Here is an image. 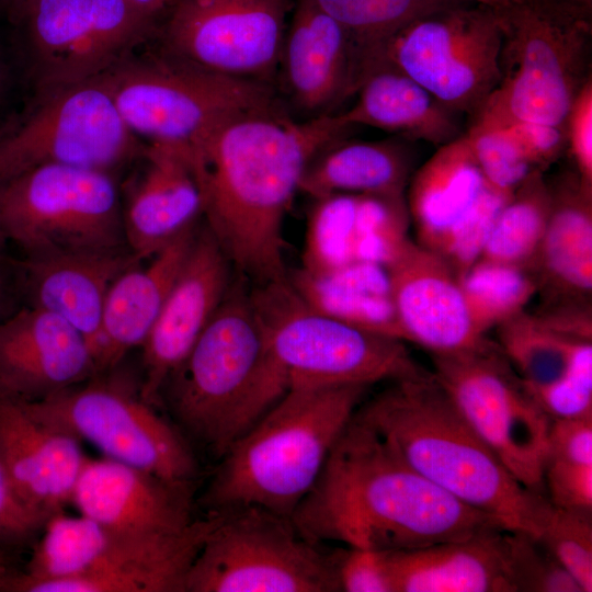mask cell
<instances>
[{
  "mask_svg": "<svg viewBox=\"0 0 592 592\" xmlns=\"http://www.w3.org/2000/svg\"><path fill=\"white\" fill-rule=\"evenodd\" d=\"M582 592L592 591V513L551 505L538 536Z\"/></svg>",
  "mask_w": 592,
  "mask_h": 592,
  "instance_id": "60d3db41",
  "label": "cell"
},
{
  "mask_svg": "<svg viewBox=\"0 0 592 592\" xmlns=\"http://www.w3.org/2000/svg\"><path fill=\"white\" fill-rule=\"evenodd\" d=\"M0 459L21 498L48 519L71 501L87 457L79 439L29 402L0 399Z\"/></svg>",
  "mask_w": 592,
  "mask_h": 592,
  "instance_id": "7402d4cb",
  "label": "cell"
},
{
  "mask_svg": "<svg viewBox=\"0 0 592 592\" xmlns=\"http://www.w3.org/2000/svg\"><path fill=\"white\" fill-rule=\"evenodd\" d=\"M7 297V286L4 283V277L2 275V272L0 271V315L4 306V300Z\"/></svg>",
  "mask_w": 592,
  "mask_h": 592,
  "instance_id": "f907efd6",
  "label": "cell"
},
{
  "mask_svg": "<svg viewBox=\"0 0 592 592\" xmlns=\"http://www.w3.org/2000/svg\"><path fill=\"white\" fill-rule=\"evenodd\" d=\"M580 1H583V2H587V3L592 4V0H580Z\"/></svg>",
  "mask_w": 592,
  "mask_h": 592,
  "instance_id": "db71d44e",
  "label": "cell"
},
{
  "mask_svg": "<svg viewBox=\"0 0 592 592\" xmlns=\"http://www.w3.org/2000/svg\"><path fill=\"white\" fill-rule=\"evenodd\" d=\"M367 388L291 386L221 456L202 498L208 513L255 506L291 519Z\"/></svg>",
  "mask_w": 592,
  "mask_h": 592,
  "instance_id": "277c9868",
  "label": "cell"
},
{
  "mask_svg": "<svg viewBox=\"0 0 592 592\" xmlns=\"http://www.w3.org/2000/svg\"><path fill=\"white\" fill-rule=\"evenodd\" d=\"M355 415L436 487L504 530L539 536L551 509L546 494L508 470L432 373L391 382Z\"/></svg>",
  "mask_w": 592,
  "mask_h": 592,
  "instance_id": "3957f363",
  "label": "cell"
},
{
  "mask_svg": "<svg viewBox=\"0 0 592 592\" xmlns=\"http://www.w3.org/2000/svg\"><path fill=\"white\" fill-rule=\"evenodd\" d=\"M288 280L314 309L360 329L406 342L385 266L356 262L325 273L299 269Z\"/></svg>",
  "mask_w": 592,
  "mask_h": 592,
  "instance_id": "4dcf8cb0",
  "label": "cell"
},
{
  "mask_svg": "<svg viewBox=\"0 0 592 592\" xmlns=\"http://www.w3.org/2000/svg\"><path fill=\"white\" fill-rule=\"evenodd\" d=\"M293 0H175L166 50L226 76L272 84Z\"/></svg>",
  "mask_w": 592,
  "mask_h": 592,
  "instance_id": "2e32d148",
  "label": "cell"
},
{
  "mask_svg": "<svg viewBox=\"0 0 592 592\" xmlns=\"http://www.w3.org/2000/svg\"><path fill=\"white\" fill-rule=\"evenodd\" d=\"M502 35L491 8L456 2L399 31L376 65L389 62L470 121L500 84ZM375 67V68H376Z\"/></svg>",
  "mask_w": 592,
  "mask_h": 592,
  "instance_id": "7c38bea8",
  "label": "cell"
},
{
  "mask_svg": "<svg viewBox=\"0 0 592 592\" xmlns=\"http://www.w3.org/2000/svg\"><path fill=\"white\" fill-rule=\"evenodd\" d=\"M534 316L545 327L561 337L592 341L590 298H547Z\"/></svg>",
  "mask_w": 592,
  "mask_h": 592,
  "instance_id": "7dc6e473",
  "label": "cell"
},
{
  "mask_svg": "<svg viewBox=\"0 0 592 592\" xmlns=\"http://www.w3.org/2000/svg\"><path fill=\"white\" fill-rule=\"evenodd\" d=\"M502 35L499 87L471 124L531 121L565 126L591 76L592 4L580 0H477Z\"/></svg>",
  "mask_w": 592,
  "mask_h": 592,
  "instance_id": "8992f818",
  "label": "cell"
},
{
  "mask_svg": "<svg viewBox=\"0 0 592 592\" xmlns=\"http://www.w3.org/2000/svg\"><path fill=\"white\" fill-rule=\"evenodd\" d=\"M510 197L487 183L464 134L440 146L412 175L407 205L418 243L459 278L480 258Z\"/></svg>",
  "mask_w": 592,
  "mask_h": 592,
  "instance_id": "9a60e30c",
  "label": "cell"
},
{
  "mask_svg": "<svg viewBox=\"0 0 592 592\" xmlns=\"http://www.w3.org/2000/svg\"><path fill=\"white\" fill-rule=\"evenodd\" d=\"M163 388L182 428L218 457L288 390L242 284L229 286Z\"/></svg>",
  "mask_w": 592,
  "mask_h": 592,
  "instance_id": "5b68a950",
  "label": "cell"
},
{
  "mask_svg": "<svg viewBox=\"0 0 592 592\" xmlns=\"http://www.w3.org/2000/svg\"><path fill=\"white\" fill-rule=\"evenodd\" d=\"M5 78H7V75H5L4 65H3V61H2V59L0 57V102L2 100L3 92H4Z\"/></svg>",
  "mask_w": 592,
  "mask_h": 592,
  "instance_id": "816d5d0a",
  "label": "cell"
},
{
  "mask_svg": "<svg viewBox=\"0 0 592 592\" xmlns=\"http://www.w3.org/2000/svg\"><path fill=\"white\" fill-rule=\"evenodd\" d=\"M5 241H8V239L5 237V234L3 231V228H2V225H1V221H0V259H1V252H2V249L4 247Z\"/></svg>",
  "mask_w": 592,
  "mask_h": 592,
  "instance_id": "f5cc1de1",
  "label": "cell"
},
{
  "mask_svg": "<svg viewBox=\"0 0 592 592\" xmlns=\"http://www.w3.org/2000/svg\"><path fill=\"white\" fill-rule=\"evenodd\" d=\"M550 209L549 183L535 170L499 213L479 259L532 270Z\"/></svg>",
  "mask_w": 592,
  "mask_h": 592,
  "instance_id": "e575fe53",
  "label": "cell"
},
{
  "mask_svg": "<svg viewBox=\"0 0 592 592\" xmlns=\"http://www.w3.org/2000/svg\"><path fill=\"white\" fill-rule=\"evenodd\" d=\"M498 329V346L524 384L546 385L567 375L592 352V341L561 337L526 310Z\"/></svg>",
  "mask_w": 592,
  "mask_h": 592,
  "instance_id": "836d02e7",
  "label": "cell"
},
{
  "mask_svg": "<svg viewBox=\"0 0 592 592\" xmlns=\"http://www.w3.org/2000/svg\"><path fill=\"white\" fill-rule=\"evenodd\" d=\"M184 580V592L340 591L337 559L292 520L250 506L218 513Z\"/></svg>",
  "mask_w": 592,
  "mask_h": 592,
  "instance_id": "30bf717a",
  "label": "cell"
},
{
  "mask_svg": "<svg viewBox=\"0 0 592 592\" xmlns=\"http://www.w3.org/2000/svg\"><path fill=\"white\" fill-rule=\"evenodd\" d=\"M193 228L153 254L125 270L106 295L95 356L96 374L115 366L127 351L141 346L192 247Z\"/></svg>",
  "mask_w": 592,
  "mask_h": 592,
  "instance_id": "484cf974",
  "label": "cell"
},
{
  "mask_svg": "<svg viewBox=\"0 0 592 592\" xmlns=\"http://www.w3.org/2000/svg\"><path fill=\"white\" fill-rule=\"evenodd\" d=\"M139 152L103 73L38 88L31 107L0 132V185L48 164L110 172Z\"/></svg>",
  "mask_w": 592,
  "mask_h": 592,
  "instance_id": "8fae6325",
  "label": "cell"
},
{
  "mask_svg": "<svg viewBox=\"0 0 592 592\" xmlns=\"http://www.w3.org/2000/svg\"><path fill=\"white\" fill-rule=\"evenodd\" d=\"M12 1H14V0H12Z\"/></svg>",
  "mask_w": 592,
  "mask_h": 592,
  "instance_id": "11a10c76",
  "label": "cell"
},
{
  "mask_svg": "<svg viewBox=\"0 0 592 592\" xmlns=\"http://www.w3.org/2000/svg\"><path fill=\"white\" fill-rule=\"evenodd\" d=\"M218 517L208 513L174 534L133 537L115 533L90 570L32 584L26 592H184L186 573Z\"/></svg>",
  "mask_w": 592,
  "mask_h": 592,
  "instance_id": "603a6c76",
  "label": "cell"
},
{
  "mask_svg": "<svg viewBox=\"0 0 592 592\" xmlns=\"http://www.w3.org/2000/svg\"><path fill=\"white\" fill-rule=\"evenodd\" d=\"M276 77L289 101L310 117L354 95L362 72L357 49L311 0H297L284 36Z\"/></svg>",
  "mask_w": 592,
  "mask_h": 592,
  "instance_id": "ffe728a7",
  "label": "cell"
},
{
  "mask_svg": "<svg viewBox=\"0 0 592 592\" xmlns=\"http://www.w3.org/2000/svg\"><path fill=\"white\" fill-rule=\"evenodd\" d=\"M138 262L130 250L68 253L25 257L19 271L31 306L61 317L78 330L95 362L109 289L119 274Z\"/></svg>",
  "mask_w": 592,
  "mask_h": 592,
  "instance_id": "d4e9b609",
  "label": "cell"
},
{
  "mask_svg": "<svg viewBox=\"0 0 592 592\" xmlns=\"http://www.w3.org/2000/svg\"><path fill=\"white\" fill-rule=\"evenodd\" d=\"M156 21L127 0H93L83 77L89 79L126 58L152 33Z\"/></svg>",
  "mask_w": 592,
  "mask_h": 592,
  "instance_id": "74e56055",
  "label": "cell"
},
{
  "mask_svg": "<svg viewBox=\"0 0 592 592\" xmlns=\"http://www.w3.org/2000/svg\"><path fill=\"white\" fill-rule=\"evenodd\" d=\"M102 73L126 126L150 143L190 148L236 116L283 110L272 84L226 76L166 49L124 58Z\"/></svg>",
  "mask_w": 592,
  "mask_h": 592,
  "instance_id": "52a82bcc",
  "label": "cell"
},
{
  "mask_svg": "<svg viewBox=\"0 0 592 592\" xmlns=\"http://www.w3.org/2000/svg\"><path fill=\"white\" fill-rule=\"evenodd\" d=\"M385 267L406 341L432 355L476 350L490 342L474 326L459 280L442 257L409 239Z\"/></svg>",
  "mask_w": 592,
  "mask_h": 592,
  "instance_id": "d6986e66",
  "label": "cell"
},
{
  "mask_svg": "<svg viewBox=\"0 0 592 592\" xmlns=\"http://www.w3.org/2000/svg\"><path fill=\"white\" fill-rule=\"evenodd\" d=\"M46 520L21 498L0 459V545L8 547L29 540Z\"/></svg>",
  "mask_w": 592,
  "mask_h": 592,
  "instance_id": "ee69618b",
  "label": "cell"
},
{
  "mask_svg": "<svg viewBox=\"0 0 592 592\" xmlns=\"http://www.w3.org/2000/svg\"><path fill=\"white\" fill-rule=\"evenodd\" d=\"M22 570H19L5 546L0 545V592H12L15 581Z\"/></svg>",
  "mask_w": 592,
  "mask_h": 592,
  "instance_id": "c3c4849f",
  "label": "cell"
},
{
  "mask_svg": "<svg viewBox=\"0 0 592 592\" xmlns=\"http://www.w3.org/2000/svg\"><path fill=\"white\" fill-rule=\"evenodd\" d=\"M503 126L510 129L534 168L543 172L567 150L565 126L531 121H512Z\"/></svg>",
  "mask_w": 592,
  "mask_h": 592,
  "instance_id": "bcb514c9",
  "label": "cell"
},
{
  "mask_svg": "<svg viewBox=\"0 0 592 592\" xmlns=\"http://www.w3.org/2000/svg\"><path fill=\"white\" fill-rule=\"evenodd\" d=\"M135 9L146 16L157 20L164 11L170 10L175 0H127Z\"/></svg>",
  "mask_w": 592,
  "mask_h": 592,
  "instance_id": "681fc988",
  "label": "cell"
},
{
  "mask_svg": "<svg viewBox=\"0 0 592 592\" xmlns=\"http://www.w3.org/2000/svg\"><path fill=\"white\" fill-rule=\"evenodd\" d=\"M93 0H14L38 88L86 80Z\"/></svg>",
  "mask_w": 592,
  "mask_h": 592,
  "instance_id": "1f68e13d",
  "label": "cell"
},
{
  "mask_svg": "<svg viewBox=\"0 0 592 592\" xmlns=\"http://www.w3.org/2000/svg\"><path fill=\"white\" fill-rule=\"evenodd\" d=\"M412 155L397 140L340 138L323 147L307 164L299 191L312 198L334 193L405 194Z\"/></svg>",
  "mask_w": 592,
  "mask_h": 592,
  "instance_id": "f546056e",
  "label": "cell"
},
{
  "mask_svg": "<svg viewBox=\"0 0 592 592\" xmlns=\"http://www.w3.org/2000/svg\"><path fill=\"white\" fill-rule=\"evenodd\" d=\"M29 403L44 420L93 444L107 458L191 488L197 474L191 447L139 392L93 380Z\"/></svg>",
  "mask_w": 592,
  "mask_h": 592,
  "instance_id": "5bb4252c",
  "label": "cell"
},
{
  "mask_svg": "<svg viewBox=\"0 0 592 592\" xmlns=\"http://www.w3.org/2000/svg\"><path fill=\"white\" fill-rule=\"evenodd\" d=\"M551 209L532 271L547 298H591L592 186L574 171L548 182Z\"/></svg>",
  "mask_w": 592,
  "mask_h": 592,
  "instance_id": "83f0119b",
  "label": "cell"
},
{
  "mask_svg": "<svg viewBox=\"0 0 592 592\" xmlns=\"http://www.w3.org/2000/svg\"><path fill=\"white\" fill-rule=\"evenodd\" d=\"M355 94V103L340 112L352 127L371 126L439 147L465 134L458 114L389 62L374 68Z\"/></svg>",
  "mask_w": 592,
  "mask_h": 592,
  "instance_id": "f1b7e54d",
  "label": "cell"
},
{
  "mask_svg": "<svg viewBox=\"0 0 592 592\" xmlns=\"http://www.w3.org/2000/svg\"><path fill=\"white\" fill-rule=\"evenodd\" d=\"M458 280L471 321L483 335L524 311L539 291L532 270L480 259Z\"/></svg>",
  "mask_w": 592,
  "mask_h": 592,
  "instance_id": "8d00e7d4",
  "label": "cell"
},
{
  "mask_svg": "<svg viewBox=\"0 0 592 592\" xmlns=\"http://www.w3.org/2000/svg\"><path fill=\"white\" fill-rule=\"evenodd\" d=\"M503 528L388 551L396 592H514Z\"/></svg>",
  "mask_w": 592,
  "mask_h": 592,
  "instance_id": "4316f807",
  "label": "cell"
},
{
  "mask_svg": "<svg viewBox=\"0 0 592 592\" xmlns=\"http://www.w3.org/2000/svg\"><path fill=\"white\" fill-rule=\"evenodd\" d=\"M191 488L111 459L87 458L71 501L81 515L127 536L174 534L194 521Z\"/></svg>",
  "mask_w": 592,
  "mask_h": 592,
  "instance_id": "44dd1931",
  "label": "cell"
},
{
  "mask_svg": "<svg viewBox=\"0 0 592 592\" xmlns=\"http://www.w3.org/2000/svg\"><path fill=\"white\" fill-rule=\"evenodd\" d=\"M229 260L206 227L192 247L143 349L140 396L153 403L170 374L187 355L225 298Z\"/></svg>",
  "mask_w": 592,
  "mask_h": 592,
  "instance_id": "e0dca14e",
  "label": "cell"
},
{
  "mask_svg": "<svg viewBox=\"0 0 592 592\" xmlns=\"http://www.w3.org/2000/svg\"><path fill=\"white\" fill-rule=\"evenodd\" d=\"M503 540L514 592H582L538 537L505 530Z\"/></svg>",
  "mask_w": 592,
  "mask_h": 592,
  "instance_id": "f35d334b",
  "label": "cell"
},
{
  "mask_svg": "<svg viewBox=\"0 0 592 592\" xmlns=\"http://www.w3.org/2000/svg\"><path fill=\"white\" fill-rule=\"evenodd\" d=\"M96 375L88 342L61 317L30 306L0 321V399L41 401Z\"/></svg>",
  "mask_w": 592,
  "mask_h": 592,
  "instance_id": "ac0fdd59",
  "label": "cell"
},
{
  "mask_svg": "<svg viewBox=\"0 0 592 592\" xmlns=\"http://www.w3.org/2000/svg\"><path fill=\"white\" fill-rule=\"evenodd\" d=\"M433 376L460 414L525 487L544 493L553 419L524 388L497 343L432 355Z\"/></svg>",
  "mask_w": 592,
  "mask_h": 592,
  "instance_id": "4fadbf2b",
  "label": "cell"
},
{
  "mask_svg": "<svg viewBox=\"0 0 592 592\" xmlns=\"http://www.w3.org/2000/svg\"><path fill=\"white\" fill-rule=\"evenodd\" d=\"M270 351L295 385H363L425 373L405 342L310 307L288 277L249 292Z\"/></svg>",
  "mask_w": 592,
  "mask_h": 592,
  "instance_id": "ba28073f",
  "label": "cell"
},
{
  "mask_svg": "<svg viewBox=\"0 0 592 592\" xmlns=\"http://www.w3.org/2000/svg\"><path fill=\"white\" fill-rule=\"evenodd\" d=\"M522 384L551 419L592 417V353L585 354L567 375L553 383Z\"/></svg>",
  "mask_w": 592,
  "mask_h": 592,
  "instance_id": "b9f144b4",
  "label": "cell"
},
{
  "mask_svg": "<svg viewBox=\"0 0 592 592\" xmlns=\"http://www.w3.org/2000/svg\"><path fill=\"white\" fill-rule=\"evenodd\" d=\"M143 153L147 167L123 215L127 247L140 261L195 228L203 215V195L189 148L150 143Z\"/></svg>",
  "mask_w": 592,
  "mask_h": 592,
  "instance_id": "cb8c5ba5",
  "label": "cell"
},
{
  "mask_svg": "<svg viewBox=\"0 0 592 592\" xmlns=\"http://www.w3.org/2000/svg\"><path fill=\"white\" fill-rule=\"evenodd\" d=\"M0 221L27 258L129 250L110 172L62 164L0 185Z\"/></svg>",
  "mask_w": 592,
  "mask_h": 592,
  "instance_id": "9c48e42d",
  "label": "cell"
},
{
  "mask_svg": "<svg viewBox=\"0 0 592 592\" xmlns=\"http://www.w3.org/2000/svg\"><path fill=\"white\" fill-rule=\"evenodd\" d=\"M351 128L340 113L296 122L284 110L251 112L189 148L206 227L255 285L287 277L283 224L304 171Z\"/></svg>",
  "mask_w": 592,
  "mask_h": 592,
  "instance_id": "6da1fadb",
  "label": "cell"
},
{
  "mask_svg": "<svg viewBox=\"0 0 592 592\" xmlns=\"http://www.w3.org/2000/svg\"><path fill=\"white\" fill-rule=\"evenodd\" d=\"M340 591L396 592L388 551L349 547L338 554Z\"/></svg>",
  "mask_w": 592,
  "mask_h": 592,
  "instance_id": "7bdbcfd3",
  "label": "cell"
},
{
  "mask_svg": "<svg viewBox=\"0 0 592 592\" xmlns=\"http://www.w3.org/2000/svg\"><path fill=\"white\" fill-rule=\"evenodd\" d=\"M465 135L487 183L499 192L512 195L537 170L506 126L470 124Z\"/></svg>",
  "mask_w": 592,
  "mask_h": 592,
  "instance_id": "ab89813d",
  "label": "cell"
},
{
  "mask_svg": "<svg viewBox=\"0 0 592 592\" xmlns=\"http://www.w3.org/2000/svg\"><path fill=\"white\" fill-rule=\"evenodd\" d=\"M353 41L362 80L377 65L386 44L411 22L465 0H311Z\"/></svg>",
  "mask_w": 592,
  "mask_h": 592,
  "instance_id": "d6a6232c",
  "label": "cell"
},
{
  "mask_svg": "<svg viewBox=\"0 0 592 592\" xmlns=\"http://www.w3.org/2000/svg\"><path fill=\"white\" fill-rule=\"evenodd\" d=\"M291 520L316 544L382 551L503 528L420 475L355 413Z\"/></svg>",
  "mask_w": 592,
  "mask_h": 592,
  "instance_id": "7a4b0ae2",
  "label": "cell"
},
{
  "mask_svg": "<svg viewBox=\"0 0 592 592\" xmlns=\"http://www.w3.org/2000/svg\"><path fill=\"white\" fill-rule=\"evenodd\" d=\"M567 150L581 180L592 186V78L577 94L565 121Z\"/></svg>",
  "mask_w": 592,
  "mask_h": 592,
  "instance_id": "f6af8a7d",
  "label": "cell"
},
{
  "mask_svg": "<svg viewBox=\"0 0 592 592\" xmlns=\"http://www.w3.org/2000/svg\"><path fill=\"white\" fill-rule=\"evenodd\" d=\"M551 505L592 513V419H555L543 470Z\"/></svg>",
  "mask_w": 592,
  "mask_h": 592,
  "instance_id": "d590c367",
  "label": "cell"
}]
</instances>
